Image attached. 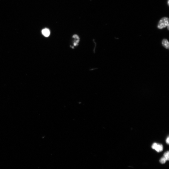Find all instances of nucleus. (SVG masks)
Instances as JSON below:
<instances>
[{
    "mask_svg": "<svg viewBox=\"0 0 169 169\" xmlns=\"http://www.w3.org/2000/svg\"><path fill=\"white\" fill-rule=\"evenodd\" d=\"M168 30L169 19L167 17L162 18L159 21L158 25V28L161 29L167 27Z\"/></svg>",
    "mask_w": 169,
    "mask_h": 169,
    "instance_id": "f257e3e1",
    "label": "nucleus"
},
{
    "mask_svg": "<svg viewBox=\"0 0 169 169\" xmlns=\"http://www.w3.org/2000/svg\"><path fill=\"white\" fill-rule=\"evenodd\" d=\"M152 148L158 152H160L163 150V146L157 143H154L152 145Z\"/></svg>",
    "mask_w": 169,
    "mask_h": 169,
    "instance_id": "f03ea898",
    "label": "nucleus"
},
{
    "mask_svg": "<svg viewBox=\"0 0 169 169\" xmlns=\"http://www.w3.org/2000/svg\"><path fill=\"white\" fill-rule=\"evenodd\" d=\"M42 32V35L45 37H49L50 33V30L47 28H45L43 29Z\"/></svg>",
    "mask_w": 169,
    "mask_h": 169,
    "instance_id": "7ed1b4c3",
    "label": "nucleus"
},
{
    "mask_svg": "<svg viewBox=\"0 0 169 169\" xmlns=\"http://www.w3.org/2000/svg\"><path fill=\"white\" fill-rule=\"evenodd\" d=\"M162 45L165 48L167 49H169V44L168 41L166 39H164L162 42Z\"/></svg>",
    "mask_w": 169,
    "mask_h": 169,
    "instance_id": "20e7f679",
    "label": "nucleus"
},
{
    "mask_svg": "<svg viewBox=\"0 0 169 169\" xmlns=\"http://www.w3.org/2000/svg\"><path fill=\"white\" fill-rule=\"evenodd\" d=\"M169 151H168L165 152L164 155L163 157L167 161L169 160Z\"/></svg>",
    "mask_w": 169,
    "mask_h": 169,
    "instance_id": "39448f33",
    "label": "nucleus"
},
{
    "mask_svg": "<svg viewBox=\"0 0 169 169\" xmlns=\"http://www.w3.org/2000/svg\"><path fill=\"white\" fill-rule=\"evenodd\" d=\"M166 161V160L164 157H162L159 160L160 163L162 164H165Z\"/></svg>",
    "mask_w": 169,
    "mask_h": 169,
    "instance_id": "423d86ee",
    "label": "nucleus"
},
{
    "mask_svg": "<svg viewBox=\"0 0 169 169\" xmlns=\"http://www.w3.org/2000/svg\"><path fill=\"white\" fill-rule=\"evenodd\" d=\"M169 137L168 136L166 140V143L168 144H169Z\"/></svg>",
    "mask_w": 169,
    "mask_h": 169,
    "instance_id": "0eeeda50",
    "label": "nucleus"
},
{
    "mask_svg": "<svg viewBox=\"0 0 169 169\" xmlns=\"http://www.w3.org/2000/svg\"><path fill=\"white\" fill-rule=\"evenodd\" d=\"M168 4L169 5V0L168 1Z\"/></svg>",
    "mask_w": 169,
    "mask_h": 169,
    "instance_id": "6e6552de",
    "label": "nucleus"
}]
</instances>
